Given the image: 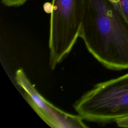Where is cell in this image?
<instances>
[{
  "label": "cell",
  "instance_id": "obj_1",
  "mask_svg": "<svg viewBox=\"0 0 128 128\" xmlns=\"http://www.w3.org/2000/svg\"><path fill=\"white\" fill-rule=\"evenodd\" d=\"M80 38L106 68L128 70V22L108 0H86Z\"/></svg>",
  "mask_w": 128,
  "mask_h": 128
},
{
  "label": "cell",
  "instance_id": "obj_2",
  "mask_svg": "<svg viewBox=\"0 0 128 128\" xmlns=\"http://www.w3.org/2000/svg\"><path fill=\"white\" fill-rule=\"evenodd\" d=\"M73 106L84 120L98 124L128 116V73L96 84Z\"/></svg>",
  "mask_w": 128,
  "mask_h": 128
},
{
  "label": "cell",
  "instance_id": "obj_3",
  "mask_svg": "<svg viewBox=\"0 0 128 128\" xmlns=\"http://www.w3.org/2000/svg\"><path fill=\"white\" fill-rule=\"evenodd\" d=\"M85 7L86 0H52L48 38L52 70L68 55L80 38Z\"/></svg>",
  "mask_w": 128,
  "mask_h": 128
},
{
  "label": "cell",
  "instance_id": "obj_4",
  "mask_svg": "<svg viewBox=\"0 0 128 128\" xmlns=\"http://www.w3.org/2000/svg\"><path fill=\"white\" fill-rule=\"evenodd\" d=\"M16 83L24 92V98L28 104L50 126L53 128H88L80 115L64 112L50 102L36 88L22 68L16 72Z\"/></svg>",
  "mask_w": 128,
  "mask_h": 128
},
{
  "label": "cell",
  "instance_id": "obj_5",
  "mask_svg": "<svg viewBox=\"0 0 128 128\" xmlns=\"http://www.w3.org/2000/svg\"><path fill=\"white\" fill-rule=\"evenodd\" d=\"M128 22V0H108Z\"/></svg>",
  "mask_w": 128,
  "mask_h": 128
},
{
  "label": "cell",
  "instance_id": "obj_6",
  "mask_svg": "<svg viewBox=\"0 0 128 128\" xmlns=\"http://www.w3.org/2000/svg\"><path fill=\"white\" fill-rule=\"evenodd\" d=\"M28 0H1L2 3L8 6H18L24 4Z\"/></svg>",
  "mask_w": 128,
  "mask_h": 128
},
{
  "label": "cell",
  "instance_id": "obj_7",
  "mask_svg": "<svg viewBox=\"0 0 128 128\" xmlns=\"http://www.w3.org/2000/svg\"><path fill=\"white\" fill-rule=\"evenodd\" d=\"M116 123L119 127L128 128V116L118 120Z\"/></svg>",
  "mask_w": 128,
  "mask_h": 128
}]
</instances>
